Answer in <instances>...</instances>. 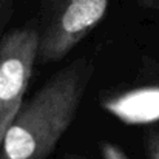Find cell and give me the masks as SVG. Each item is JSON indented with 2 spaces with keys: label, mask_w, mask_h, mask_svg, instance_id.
<instances>
[{
  "label": "cell",
  "mask_w": 159,
  "mask_h": 159,
  "mask_svg": "<svg viewBox=\"0 0 159 159\" xmlns=\"http://www.w3.org/2000/svg\"><path fill=\"white\" fill-rule=\"evenodd\" d=\"M54 2H56V0H54Z\"/></svg>",
  "instance_id": "cell-9"
},
{
  "label": "cell",
  "mask_w": 159,
  "mask_h": 159,
  "mask_svg": "<svg viewBox=\"0 0 159 159\" xmlns=\"http://www.w3.org/2000/svg\"><path fill=\"white\" fill-rule=\"evenodd\" d=\"M138 3L147 9H159V0H138Z\"/></svg>",
  "instance_id": "cell-7"
},
{
  "label": "cell",
  "mask_w": 159,
  "mask_h": 159,
  "mask_svg": "<svg viewBox=\"0 0 159 159\" xmlns=\"http://www.w3.org/2000/svg\"><path fill=\"white\" fill-rule=\"evenodd\" d=\"M91 74V62L77 59L25 101L2 139L0 159L48 158L73 124Z\"/></svg>",
  "instance_id": "cell-1"
},
{
  "label": "cell",
  "mask_w": 159,
  "mask_h": 159,
  "mask_svg": "<svg viewBox=\"0 0 159 159\" xmlns=\"http://www.w3.org/2000/svg\"><path fill=\"white\" fill-rule=\"evenodd\" d=\"M102 110L127 125H147L159 120V84L136 87L105 96Z\"/></svg>",
  "instance_id": "cell-4"
},
{
  "label": "cell",
  "mask_w": 159,
  "mask_h": 159,
  "mask_svg": "<svg viewBox=\"0 0 159 159\" xmlns=\"http://www.w3.org/2000/svg\"><path fill=\"white\" fill-rule=\"evenodd\" d=\"M6 2H8V0H0V9H2V6H3Z\"/></svg>",
  "instance_id": "cell-8"
},
{
  "label": "cell",
  "mask_w": 159,
  "mask_h": 159,
  "mask_svg": "<svg viewBox=\"0 0 159 159\" xmlns=\"http://www.w3.org/2000/svg\"><path fill=\"white\" fill-rule=\"evenodd\" d=\"M101 155H102V159H130L120 147H117L113 142L101 144Z\"/></svg>",
  "instance_id": "cell-5"
},
{
  "label": "cell",
  "mask_w": 159,
  "mask_h": 159,
  "mask_svg": "<svg viewBox=\"0 0 159 159\" xmlns=\"http://www.w3.org/2000/svg\"><path fill=\"white\" fill-rule=\"evenodd\" d=\"M39 54V33L16 28L0 40V144L25 102Z\"/></svg>",
  "instance_id": "cell-2"
},
{
  "label": "cell",
  "mask_w": 159,
  "mask_h": 159,
  "mask_svg": "<svg viewBox=\"0 0 159 159\" xmlns=\"http://www.w3.org/2000/svg\"><path fill=\"white\" fill-rule=\"evenodd\" d=\"M145 147L148 159H159V131H153L148 134Z\"/></svg>",
  "instance_id": "cell-6"
},
{
  "label": "cell",
  "mask_w": 159,
  "mask_h": 159,
  "mask_svg": "<svg viewBox=\"0 0 159 159\" xmlns=\"http://www.w3.org/2000/svg\"><path fill=\"white\" fill-rule=\"evenodd\" d=\"M54 14L39 34L37 59L43 63L63 59L105 17L110 0H56Z\"/></svg>",
  "instance_id": "cell-3"
}]
</instances>
